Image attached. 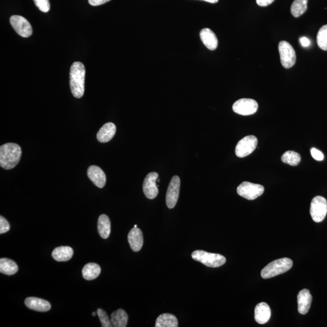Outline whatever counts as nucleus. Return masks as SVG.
I'll return each instance as SVG.
<instances>
[{
  "label": "nucleus",
  "instance_id": "c9c22d12",
  "mask_svg": "<svg viewBox=\"0 0 327 327\" xmlns=\"http://www.w3.org/2000/svg\"><path fill=\"white\" fill-rule=\"evenodd\" d=\"M202 1L210 2V3H216V2H218L219 0H202Z\"/></svg>",
  "mask_w": 327,
  "mask_h": 327
},
{
  "label": "nucleus",
  "instance_id": "4468645a",
  "mask_svg": "<svg viewBox=\"0 0 327 327\" xmlns=\"http://www.w3.org/2000/svg\"><path fill=\"white\" fill-rule=\"evenodd\" d=\"M25 305L31 310L40 312L48 311L51 308V305L48 301L34 297L26 298Z\"/></svg>",
  "mask_w": 327,
  "mask_h": 327
},
{
  "label": "nucleus",
  "instance_id": "c756f323",
  "mask_svg": "<svg viewBox=\"0 0 327 327\" xmlns=\"http://www.w3.org/2000/svg\"><path fill=\"white\" fill-rule=\"evenodd\" d=\"M35 4L40 11L42 12H48L50 9L49 0H34Z\"/></svg>",
  "mask_w": 327,
  "mask_h": 327
},
{
  "label": "nucleus",
  "instance_id": "dca6fc26",
  "mask_svg": "<svg viewBox=\"0 0 327 327\" xmlns=\"http://www.w3.org/2000/svg\"><path fill=\"white\" fill-rule=\"evenodd\" d=\"M128 241L133 251L135 252L139 251L142 249L144 242L142 230L137 227L133 228L128 235Z\"/></svg>",
  "mask_w": 327,
  "mask_h": 327
},
{
  "label": "nucleus",
  "instance_id": "2f4dec72",
  "mask_svg": "<svg viewBox=\"0 0 327 327\" xmlns=\"http://www.w3.org/2000/svg\"><path fill=\"white\" fill-rule=\"evenodd\" d=\"M310 152L312 157H313L314 160L319 161V162L324 160V156L321 151L316 149L315 148H312Z\"/></svg>",
  "mask_w": 327,
  "mask_h": 327
},
{
  "label": "nucleus",
  "instance_id": "c85d7f7f",
  "mask_svg": "<svg viewBox=\"0 0 327 327\" xmlns=\"http://www.w3.org/2000/svg\"><path fill=\"white\" fill-rule=\"evenodd\" d=\"M97 314L102 323V327H113L111 321L110 320L109 316L102 309L98 308L97 310Z\"/></svg>",
  "mask_w": 327,
  "mask_h": 327
},
{
  "label": "nucleus",
  "instance_id": "f257e3e1",
  "mask_svg": "<svg viewBox=\"0 0 327 327\" xmlns=\"http://www.w3.org/2000/svg\"><path fill=\"white\" fill-rule=\"evenodd\" d=\"M21 148L15 143H7L0 147V165L6 170L12 169L19 164Z\"/></svg>",
  "mask_w": 327,
  "mask_h": 327
},
{
  "label": "nucleus",
  "instance_id": "a878e982",
  "mask_svg": "<svg viewBox=\"0 0 327 327\" xmlns=\"http://www.w3.org/2000/svg\"><path fill=\"white\" fill-rule=\"evenodd\" d=\"M308 0H294L291 6V13L298 18L303 15L307 9Z\"/></svg>",
  "mask_w": 327,
  "mask_h": 327
},
{
  "label": "nucleus",
  "instance_id": "aec40b11",
  "mask_svg": "<svg viewBox=\"0 0 327 327\" xmlns=\"http://www.w3.org/2000/svg\"><path fill=\"white\" fill-rule=\"evenodd\" d=\"M74 255V250L68 246H61L53 251L52 256L55 261L59 262L68 261Z\"/></svg>",
  "mask_w": 327,
  "mask_h": 327
},
{
  "label": "nucleus",
  "instance_id": "9b49d317",
  "mask_svg": "<svg viewBox=\"0 0 327 327\" xmlns=\"http://www.w3.org/2000/svg\"><path fill=\"white\" fill-rule=\"evenodd\" d=\"M181 181L178 176H174L171 180L168 185L167 194H166V204L168 208H173L175 207L179 198Z\"/></svg>",
  "mask_w": 327,
  "mask_h": 327
},
{
  "label": "nucleus",
  "instance_id": "473e14b6",
  "mask_svg": "<svg viewBox=\"0 0 327 327\" xmlns=\"http://www.w3.org/2000/svg\"><path fill=\"white\" fill-rule=\"evenodd\" d=\"M109 1L110 0H89V2L92 6H97L106 3V2Z\"/></svg>",
  "mask_w": 327,
  "mask_h": 327
},
{
  "label": "nucleus",
  "instance_id": "412c9836",
  "mask_svg": "<svg viewBox=\"0 0 327 327\" xmlns=\"http://www.w3.org/2000/svg\"><path fill=\"white\" fill-rule=\"evenodd\" d=\"M98 230L101 237L103 239L109 238L111 231V225L109 217L105 215H102L98 218Z\"/></svg>",
  "mask_w": 327,
  "mask_h": 327
},
{
  "label": "nucleus",
  "instance_id": "423d86ee",
  "mask_svg": "<svg viewBox=\"0 0 327 327\" xmlns=\"http://www.w3.org/2000/svg\"><path fill=\"white\" fill-rule=\"evenodd\" d=\"M327 213V201L321 196H317L312 200L310 215L316 223H321L325 219Z\"/></svg>",
  "mask_w": 327,
  "mask_h": 327
},
{
  "label": "nucleus",
  "instance_id": "e433bc0d",
  "mask_svg": "<svg viewBox=\"0 0 327 327\" xmlns=\"http://www.w3.org/2000/svg\"><path fill=\"white\" fill-rule=\"evenodd\" d=\"M92 316H96V313H95V312H94V313H92Z\"/></svg>",
  "mask_w": 327,
  "mask_h": 327
},
{
  "label": "nucleus",
  "instance_id": "9d476101",
  "mask_svg": "<svg viewBox=\"0 0 327 327\" xmlns=\"http://www.w3.org/2000/svg\"><path fill=\"white\" fill-rule=\"evenodd\" d=\"M10 23L18 34L28 38L32 34V27L29 22L23 17L13 16L10 19Z\"/></svg>",
  "mask_w": 327,
  "mask_h": 327
},
{
  "label": "nucleus",
  "instance_id": "4be33fe9",
  "mask_svg": "<svg viewBox=\"0 0 327 327\" xmlns=\"http://www.w3.org/2000/svg\"><path fill=\"white\" fill-rule=\"evenodd\" d=\"M101 268L99 265L95 263L86 264L82 268V274L83 278L85 280L92 281L98 278L101 273Z\"/></svg>",
  "mask_w": 327,
  "mask_h": 327
},
{
  "label": "nucleus",
  "instance_id": "f8f14e48",
  "mask_svg": "<svg viewBox=\"0 0 327 327\" xmlns=\"http://www.w3.org/2000/svg\"><path fill=\"white\" fill-rule=\"evenodd\" d=\"M159 175L157 172H151L145 177L143 183V192L148 199L153 200L158 195V188L157 185V181Z\"/></svg>",
  "mask_w": 327,
  "mask_h": 327
},
{
  "label": "nucleus",
  "instance_id": "7c9ffc66",
  "mask_svg": "<svg viewBox=\"0 0 327 327\" xmlns=\"http://www.w3.org/2000/svg\"><path fill=\"white\" fill-rule=\"evenodd\" d=\"M10 230V225L6 219L0 216V234L7 232Z\"/></svg>",
  "mask_w": 327,
  "mask_h": 327
},
{
  "label": "nucleus",
  "instance_id": "6e6552de",
  "mask_svg": "<svg viewBox=\"0 0 327 327\" xmlns=\"http://www.w3.org/2000/svg\"><path fill=\"white\" fill-rule=\"evenodd\" d=\"M257 138L253 135L246 136L236 145L235 153L239 158H245L253 152L257 147Z\"/></svg>",
  "mask_w": 327,
  "mask_h": 327
},
{
  "label": "nucleus",
  "instance_id": "4c0bfd02",
  "mask_svg": "<svg viewBox=\"0 0 327 327\" xmlns=\"http://www.w3.org/2000/svg\"><path fill=\"white\" fill-rule=\"evenodd\" d=\"M134 227H135V228L137 227V225H135Z\"/></svg>",
  "mask_w": 327,
  "mask_h": 327
},
{
  "label": "nucleus",
  "instance_id": "5701e85b",
  "mask_svg": "<svg viewBox=\"0 0 327 327\" xmlns=\"http://www.w3.org/2000/svg\"><path fill=\"white\" fill-rule=\"evenodd\" d=\"M156 327H177L178 321L173 314L165 313L161 314L156 321Z\"/></svg>",
  "mask_w": 327,
  "mask_h": 327
},
{
  "label": "nucleus",
  "instance_id": "20e7f679",
  "mask_svg": "<svg viewBox=\"0 0 327 327\" xmlns=\"http://www.w3.org/2000/svg\"><path fill=\"white\" fill-rule=\"evenodd\" d=\"M193 260L200 262L208 267L216 268L225 263V256L220 254L208 253L203 250H196L192 254Z\"/></svg>",
  "mask_w": 327,
  "mask_h": 327
},
{
  "label": "nucleus",
  "instance_id": "bb28decb",
  "mask_svg": "<svg viewBox=\"0 0 327 327\" xmlns=\"http://www.w3.org/2000/svg\"><path fill=\"white\" fill-rule=\"evenodd\" d=\"M282 162L287 164L296 166L301 162V158L299 153L293 151H287L281 157Z\"/></svg>",
  "mask_w": 327,
  "mask_h": 327
},
{
  "label": "nucleus",
  "instance_id": "cd10ccee",
  "mask_svg": "<svg viewBox=\"0 0 327 327\" xmlns=\"http://www.w3.org/2000/svg\"><path fill=\"white\" fill-rule=\"evenodd\" d=\"M317 43L319 48L327 50V25L321 27L317 35Z\"/></svg>",
  "mask_w": 327,
  "mask_h": 327
},
{
  "label": "nucleus",
  "instance_id": "a211bd4d",
  "mask_svg": "<svg viewBox=\"0 0 327 327\" xmlns=\"http://www.w3.org/2000/svg\"><path fill=\"white\" fill-rule=\"evenodd\" d=\"M270 317L271 310L267 304L261 303L256 306L255 319L258 324H266L270 320Z\"/></svg>",
  "mask_w": 327,
  "mask_h": 327
},
{
  "label": "nucleus",
  "instance_id": "f704fd0d",
  "mask_svg": "<svg viewBox=\"0 0 327 327\" xmlns=\"http://www.w3.org/2000/svg\"><path fill=\"white\" fill-rule=\"evenodd\" d=\"M300 42L302 45L304 47H307L310 45V40L307 39V38L304 37H302L300 39Z\"/></svg>",
  "mask_w": 327,
  "mask_h": 327
},
{
  "label": "nucleus",
  "instance_id": "39448f33",
  "mask_svg": "<svg viewBox=\"0 0 327 327\" xmlns=\"http://www.w3.org/2000/svg\"><path fill=\"white\" fill-rule=\"evenodd\" d=\"M282 65L286 69H290L296 63L295 50L287 41H282L278 46Z\"/></svg>",
  "mask_w": 327,
  "mask_h": 327
},
{
  "label": "nucleus",
  "instance_id": "6ab92c4d",
  "mask_svg": "<svg viewBox=\"0 0 327 327\" xmlns=\"http://www.w3.org/2000/svg\"><path fill=\"white\" fill-rule=\"evenodd\" d=\"M117 128L112 123H107L101 128L97 133L98 142L105 143L110 142L114 138Z\"/></svg>",
  "mask_w": 327,
  "mask_h": 327
},
{
  "label": "nucleus",
  "instance_id": "b1692460",
  "mask_svg": "<svg viewBox=\"0 0 327 327\" xmlns=\"http://www.w3.org/2000/svg\"><path fill=\"white\" fill-rule=\"evenodd\" d=\"M128 319H129V317L126 312L122 309L114 311L110 316V321H111L113 327H126Z\"/></svg>",
  "mask_w": 327,
  "mask_h": 327
},
{
  "label": "nucleus",
  "instance_id": "ddd939ff",
  "mask_svg": "<svg viewBox=\"0 0 327 327\" xmlns=\"http://www.w3.org/2000/svg\"><path fill=\"white\" fill-rule=\"evenodd\" d=\"M87 175L97 187L101 188L104 187L106 177L102 168L97 165L90 166L87 170Z\"/></svg>",
  "mask_w": 327,
  "mask_h": 327
},
{
  "label": "nucleus",
  "instance_id": "1a4fd4ad",
  "mask_svg": "<svg viewBox=\"0 0 327 327\" xmlns=\"http://www.w3.org/2000/svg\"><path fill=\"white\" fill-rule=\"evenodd\" d=\"M232 109L236 114L243 116L251 115L257 112L258 104L255 100L243 98L234 103Z\"/></svg>",
  "mask_w": 327,
  "mask_h": 327
},
{
  "label": "nucleus",
  "instance_id": "0eeeda50",
  "mask_svg": "<svg viewBox=\"0 0 327 327\" xmlns=\"http://www.w3.org/2000/svg\"><path fill=\"white\" fill-rule=\"evenodd\" d=\"M264 187L263 185L249 182H243L238 186V195L248 200H254L263 194Z\"/></svg>",
  "mask_w": 327,
  "mask_h": 327
},
{
  "label": "nucleus",
  "instance_id": "72a5a7b5",
  "mask_svg": "<svg viewBox=\"0 0 327 327\" xmlns=\"http://www.w3.org/2000/svg\"><path fill=\"white\" fill-rule=\"evenodd\" d=\"M256 1L259 6L265 7L273 3L275 0H256Z\"/></svg>",
  "mask_w": 327,
  "mask_h": 327
},
{
  "label": "nucleus",
  "instance_id": "393cba45",
  "mask_svg": "<svg viewBox=\"0 0 327 327\" xmlns=\"http://www.w3.org/2000/svg\"><path fill=\"white\" fill-rule=\"evenodd\" d=\"M19 267L14 261L7 258H1L0 260V272L6 275H12L16 274Z\"/></svg>",
  "mask_w": 327,
  "mask_h": 327
},
{
  "label": "nucleus",
  "instance_id": "7ed1b4c3",
  "mask_svg": "<svg viewBox=\"0 0 327 327\" xmlns=\"http://www.w3.org/2000/svg\"><path fill=\"white\" fill-rule=\"evenodd\" d=\"M293 261L290 259L284 258L271 262L261 271V276L264 279H269L281 275L290 270Z\"/></svg>",
  "mask_w": 327,
  "mask_h": 327
},
{
  "label": "nucleus",
  "instance_id": "f03ea898",
  "mask_svg": "<svg viewBox=\"0 0 327 327\" xmlns=\"http://www.w3.org/2000/svg\"><path fill=\"white\" fill-rule=\"evenodd\" d=\"M85 70L81 62L72 64L70 71V87L74 97L80 98L84 93Z\"/></svg>",
  "mask_w": 327,
  "mask_h": 327
},
{
  "label": "nucleus",
  "instance_id": "f3484780",
  "mask_svg": "<svg viewBox=\"0 0 327 327\" xmlns=\"http://www.w3.org/2000/svg\"><path fill=\"white\" fill-rule=\"evenodd\" d=\"M200 38L201 41L208 49L215 50L217 48L218 45V39L215 33L212 30L208 28L201 30Z\"/></svg>",
  "mask_w": 327,
  "mask_h": 327
},
{
  "label": "nucleus",
  "instance_id": "2eb2a0df",
  "mask_svg": "<svg viewBox=\"0 0 327 327\" xmlns=\"http://www.w3.org/2000/svg\"><path fill=\"white\" fill-rule=\"evenodd\" d=\"M312 296L307 289L299 291L298 295V311L301 314H306L310 310Z\"/></svg>",
  "mask_w": 327,
  "mask_h": 327
}]
</instances>
